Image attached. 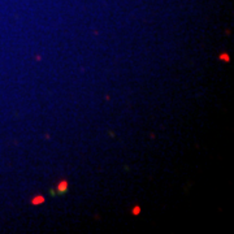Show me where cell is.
Returning a JSON list of instances; mask_svg holds the SVG:
<instances>
[{"instance_id": "cell-1", "label": "cell", "mask_w": 234, "mask_h": 234, "mask_svg": "<svg viewBox=\"0 0 234 234\" xmlns=\"http://www.w3.org/2000/svg\"><path fill=\"white\" fill-rule=\"evenodd\" d=\"M66 186H68V183H66V181H62V182L59 185V191H60V192L65 191V190H66Z\"/></svg>"}, {"instance_id": "cell-2", "label": "cell", "mask_w": 234, "mask_h": 234, "mask_svg": "<svg viewBox=\"0 0 234 234\" xmlns=\"http://www.w3.org/2000/svg\"><path fill=\"white\" fill-rule=\"evenodd\" d=\"M38 199H35V200H33V204H38V203H43V196H37Z\"/></svg>"}, {"instance_id": "cell-3", "label": "cell", "mask_w": 234, "mask_h": 234, "mask_svg": "<svg viewBox=\"0 0 234 234\" xmlns=\"http://www.w3.org/2000/svg\"><path fill=\"white\" fill-rule=\"evenodd\" d=\"M220 59H224L225 61H229V56H226V55H221Z\"/></svg>"}, {"instance_id": "cell-4", "label": "cell", "mask_w": 234, "mask_h": 234, "mask_svg": "<svg viewBox=\"0 0 234 234\" xmlns=\"http://www.w3.org/2000/svg\"><path fill=\"white\" fill-rule=\"evenodd\" d=\"M133 213L134 215H137V213H139V207H135V208L133 209Z\"/></svg>"}]
</instances>
